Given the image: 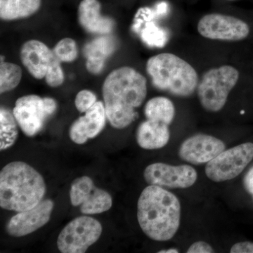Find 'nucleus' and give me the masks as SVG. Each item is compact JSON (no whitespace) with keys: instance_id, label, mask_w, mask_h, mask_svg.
Returning <instances> with one entry per match:
<instances>
[{"instance_id":"nucleus-1","label":"nucleus","mask_w":253,"mask_h":253,"mask_svg":"<svg viewBox=\"0 0 253 253\" xmlns=\"http://www.w3.org/2000/svg\"><path fill=\"white\" fill-rule=\"evenodd\" d=\"M102 94L111 126L125 129L135 121L136 109L140 107L147 96V80L134 68H118L105 79Z\"/></svg>"},{"instance_id":"nucleus-2","label":"nucleus","mask_w":253,"mask_h":253,"mask_svg":"<svg viewBox=\"0 0 253 253\" xmlns=\"http://www.w3.org/2000/svg\"><path fill=\"white\" fill-rule=\"evenodd\" d=\"M137 219L141 230L149 239L169 241L180 225V202L175 195L163 187L149 185L138 200Z\"/></svg>"},{"instance_id":"nucleus-3","label":"nucleus","mask_w":253,"mask_h":253,"mask_svg":"<svg viewBox=\"0 0 253 253\" xmlns=\"http://www.w3.org/2000/svg\"><path fill=\"white\" fill-rule=\"evenodd\" d=\"M46 191L42 176L22 161L9 163L0 172V206L3 209L28 211L42 201Z\"/></svg>"},{"instance_id":"nucleus-4","label":"nucleus","mask_w":253,"mask_h":253,"mask_svg":"<svg viewBox=\"0 0 253 253\" xmlns=\"http://www.w3.org/2000/svg\"><path fill=\"white\" fill-rule=\"evenodd\" d=\"M146 71L155 88L178 97H189L197 89L199 75L185 60L171 53L151 56Z\"/></svg>"},{"instance_id":"nucleus-5","label":"nucleus","mask_w":253,"mask_h":253,"mask_svg":"<svg viewBox=\"0 0 253 253\" xmlns=\"http://www.w3.org/2000/svg\"><path fill=\"white\" fill-rule=\"evenodd\" d=\"M239 72L234 66L224 65L208 70L199 80L198 98L208 112L216 113L224 107L231 91L239 80Z\"/></svg>"},{"instance_id":"nucleus-6","label":"nucleus","mask_w":253,"mask_h":253,"mask_svg":"<svg viewBox=\"0 0 253 253\" xmlns=\"http://www.w3.org/2000/svg\"><path fill=\"white\" fill-rule=\"evenodd\" d=\"M56 109L57 103L52 98L29 94L16 100L13 113L23 132L32 137L42 129L46 120Z\"/></svg>"},{"instance_id":"nucleus-7","label":"nucleus","mask_w":253,"mask_h":253,"mask_svg":"<svg viewBox=\"0 0 253 253\" xmlns=\"http://www.w3.org/2000/svg\"><path fill=\"white\" fill-rule=\"evenodd\" d=\"M102 226L94 218L81 216L65 226L57 239V247L62 253H83L99 240Z\"/></svg>"},{"instance_id":"nucleus-8","label":"nucleus","mask_w":253,"mask_h":253,"mask_svg":"<svg viewBox=\"0 0 253 253\" xmlns=\"http://www.w3.org/2000/svg\"><path fill=\"white\" fill-rule=\"evenodd\" d=\"M253 159V144L248 142L224 150L206 165L211 180L222 182L239 176Z\"/></svg>"},{"instance_id":"nucleus-9","label":"nucleus","mask_w":253,"mask_h":253,"mask_svg":"<svg viewBox=\"0 0 253 253\" xmlns=\"http://www.w3.org/2000/svg\"><path fill=\"white\" fill-rule=\"evenodd\" d=\"M201 36L213 41L236 42L249 36L247 23L234 16L221 14H210L203 16L197 26Z\"/></svg>"},{"instance_id":"nucleus-10","label":"nucleus","mask_w":253,"mask_h":253,"mask_svg":"<svg viewBox=\"0 0 253 253\" xmlns=\"http://www.w3.org/2000/svg\"><path fill=\"white\" fill-rule=\"evenodd\" d=\"M70 199L73 206H81L84 214H96L106 212L112 207L111 194L95 186L92 179L83 176L73 181L70 190Z\"/></svg>"},{"instance_id":"nucleus-11","label":"nucleus","mask_w":253,"mask_h":253,"mask_svg":"<svg viewBox=\"0 0 253 253\" xmlns=\"http://www.w3.org/2000/svg\"><path fill=\"white\" fill-rule=\"evenodd\" d=\"M144 177L149 185L168 189H187L196 183L198 174L194 168L187 165L174 166L156 163L146 167Z\"/></svg>"},{"instance_id":"nucleus-12","label":"nucleus","mask_w":253,"mask_h":253,"mask_svg":"<svg viewBox=\"0 0 253 253\" xmlns=\"http://www.w3.org/2000/svg\"><path fill=\"white\" fill-rule=\"evenodd\" d=\"M20 59L30 74L38 80L45 78L51 71L61 65L53 50L37 40L26 42L21 46Z\"/></svg>"},{"instance_id":"nucleus-13","label":"nucleus","mask_w":253,"mask_h":253,"mask_svg":"<svg viewBox=\"0 0 253 253\" xmlns=\"http://www.w3.org/2000/svg\"><path fill=\"white\" fill-rule=\"evenodd\" d=\"M51 200H42L36 207L18 212L6 225V232L13 237H23L47 224L54 208Z\"/></svg>"},{"instance_id":"nucleus-14","label":"nucleus","mask_w":253,"mask_h":253,"mask_svg":"<svg viewBox=\"0 0 253 253\" xmlns=\"http://www.w3.org/2000/svg\"><path fill=\"white\" fill-rule=\"evenodd\" d=\"M226 149L220 139L208 134H199L186 139L179 149V158L193 165L210 162Z\"/></svg>"},{"instance_id":"nucleus-15","label":"nucleus","mask_w":253,"mask_h":253,"mask_svg":"<svg viewBox=\"0 0 253 253\" xmlns=\"http://www.w3.org/2000/svg\"><path fill=\"white\" fill-rule=\"evenodd\" d=\"M106 109L102 101H96L84 116L78 118L70 126L69 136L73 142L83 144L99 135L106 126Z\"/></svg>"},{"instance_id":"nucleus-16","label":"nucleus","mask_w":253,"mask_h":253,"mask_svg":"<svg viewBox=\"0 0 253 253\" xmlns=\"http://www.w3.org/2000/svg\"><path fill=\"white\" fill-rule=\"evenodd\" d=\"M101 5L98 0H82L78 9V20L84 31L101 36L109 35L115 26L114 21L101 14Z\"/></svg>"},{"instance_id":"nucleus-17","label":"nucleus","mask_w":253,"mask_h":253,"mask_svg":"<svg viewBox=\"0 0 253 253\" xmlns=\"http://www.w3.org/2000/svg\"><path fill=\"white\" fill-rule=\"evenodd\" d=\"M169 138V126L158 121L146 120L136 129V142L144 149H161L168 144Z\"/></svg>"},{"instance_id":"nucleus-18","label":"nucleus","mask_w":253,"mask_h":253,"mask_svg":"<svg viewBox=\"0 0 253 253\" xmlns=\"http://www.w3.org/2000/svg\"><path fill=\"white\" fill-rule=\"evenodd\" d=\"M112 40L109 37H101L88 43L84 46L86 68L93 75L99 74L104 69L105 62L114 51Z\"/></svg>"},{"instance_id":"nucleus-19","label":"nucleus","mask_w":253,"mask_h":253,"mask_svg":"<svg viewBox=\"0 0 253 253\" xmlns=\"http://www.w3.org/2000/svg\"><path fill=\"white\" fill-rule=\"evenodd\" d=\"M42 0H0V18L4 21L27 18L38 12Z\"/></svg>"},{"instance_id":"nucleus-20","label":"nucleus","mask_w":253,"mask_h":253,"mask_svg":"<svg viewBox=\"0 0 253 253\" xmlns=\"http://www.w3.org/2000/svg\"><path fill=\"white\" fill-rule=\"evenodd\" d=\"M144 113L146 119L169 126L175 116V107L168 98L156 96L147 101L144 106Z\"/></svg>"},{"instance_id":"nucleus-21","label":"nucleus","mask_w":253,"mask_h":253,"mask_svg":"<svg viewBox=\"0 0 253 253\" xmlns=\"http://www.w3.org/2000/svg\"><path fill=\"white\" fill-rule=\"evenodd\" d=\"M18 122L9 109H0V150H6L14 144L18 135Z\"/></svg>"},{"instance_id":"nucleus-22","label":"nucleus","mask_w":253,"mask_h":253,"mask_svg":"<svg viewBox=\"0 0 253 253\" xmlns=\"http://www.w3.org/2000/svg\"><path fill=\"white\" fill-rule=\"evenodd\" d=\"M1 56L0 64V93L8 92L17 87L22 78V69L16 63L6 62Z\"/></svg>"},{"instance_id":"nucleus-23","label":"nucleus","mask_w":253,"mask_h":253,"mask_svg":"<svg viewBox=\"0 0 253 253\" xmlns=\"http://www.w3.org/2000/svg\"><path fill=\"white\" fill-rule=\"evenodd\" d=\"M55 56L61 63H71L76 61L78 56V46L72 38H63L56 43L53 48Z\"/></svg>"},{"instance_id":"nucleus-24","label":"nucleus","mask_w":253,"mask_h":253,"mask_svg":"<svg viewBox=\"0 0 253 253\" xmlns=\"http://www.w3.org/2000/svg\"><path fill=\"white\" fill-rule=\"evenodd\" d=\"M97 101L96 94L88 89L80 91L75 99V106L81 113H86Z\"/></svg>"},{"instance_id":"nucleus-25","label":"nucleus","mask_w":253,"mask_h":253,"mask_svg":"<svg viewBox=\"0 0 253 253\" xmlns=\"http://www.w3.org/2000/svg\"><path fill=\"white\" fill-rule=\"evenodd\" d=\"M188 253H214L212 246L204 241H198L190 246Z\"/></svg>"},{"instance_id":"nucleus-26","label":"nucleus","mask_w":253,"mask_h":253,"mask_svg":"<svg viewBox=\"0 0 253 253\" xmlns=\"http://www.w3.org/2000/svg\"><path fill=\"white\" fill-rule=\"evenodd\" d=\"M231 253H253V243L249 241L237 243L231 249Z\"/></svg>"},{"instance_id":"nucleus-27","label":"nucleus","mask_w":253,"mask_h":253,"mask_svg":"<svg viewBox=\"0 0 253 253\" xmlns=\"http://www.w3.org/2000/svg\"><path fill=\"white\" fill-rule=\"evenodd\" d=\"M245 189L250 194L253 195V168L248 172L244 179Z\"/></svg>"},{"instance_id":"nucleus-28","label":"nucleus","mask_w":253,"mask_h":253,"mask_svg":"<svg viewBox=\"0 0 253 253\" xmlns=\"http://www.w3.org/2000/svg\"><path fill=\"white\" fill-rule=\"evenodd\" d=\"M179 251L177 249H170L168 250H165V251H161L158 253H177Z\"/></svg>"},{"instance_id":"nucleus-29","label":"nucleus","mask_w":253,"mask_h":253,"mask_svg":"<svg viewBox=\"0 0 253 253\" xmlns=\"http://www.w3.org/2000/svg\"><path fill=\"white\" fill-rule=\"evenodd\" d=\"M229 1H234V0H229Z\"/></svg>"},{"instance_id":"nucleus-30","label":"nucleus","mask_w":253,"mask_h":253,"mask_svg":"<svg viewBox=\"0 0 253 253\" xmlns=\"http://www.w3.org/2000/svg\"></svg>"}]
</instances>
